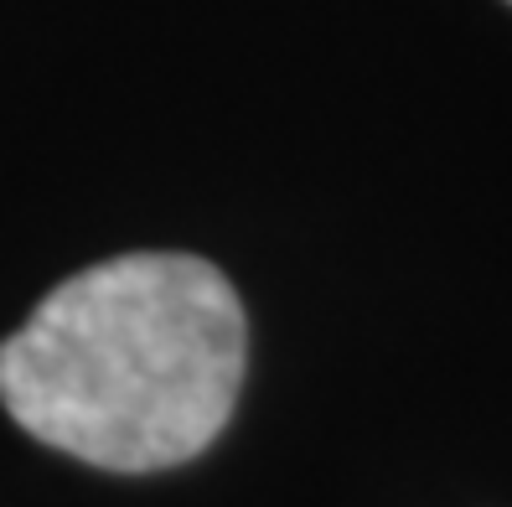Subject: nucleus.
Returning a JSON list of instances; mask_svg holds the SVG:
<instances>
[{"mask_svg": "<svg viewBox=\"0 0 512 507\" xmlns=\"http://www.w3.org/2000/svg\"><path fill=\"white\" fill-rule=\"evenodd\" d=\"M249 326L197 254H119L78 270L0 342V404L63 456L161 471L207 451L244 389Z\"/></svg>", "mask_w": 512, "mask_h": 507, "instance_id": "f257e3e1", "label": "nucleus"}]
</instances>
